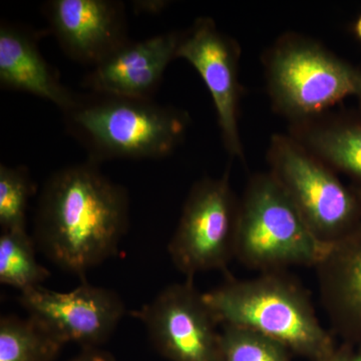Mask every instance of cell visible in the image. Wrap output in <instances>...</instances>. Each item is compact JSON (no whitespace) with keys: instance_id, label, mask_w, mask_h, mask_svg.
<instances>
[{"instance_id":"obj_12","label":"cell","mask_w":361,"mask_h":361,"mask_svg":"<svg viewBox=\"0 0 361 361\" xmlns=\"http://www.w3.org/2000/svg\"><path fill=\"white\" fill-rule=\"evenodd\" d=\"M180 32H166L129 42L94 66L85 85L94 94L152 99L171 61L176 59Z\"/></svg>"},{"instance_id":"obj_2","label":"cell","mask_w":361,"mask_h":361,"mask_svg":"<svg viewBox=\"0 0 361 361\" xmlns=\"http://www.w3.org/2000/svg\"><path fill=\"white\" fill-rule=\"evenodd\" d=\"M204 297L222 326L258 332L310 361L337 348L318 319L308 291L284 271L260 273L251 279L229 276Z\"/></svg>"},{"instance_id":"obj_8","label":"cell","mask_w":361,"mask_h":361,"mask_svg":"<svg viewBox=\"0 0 361 361\" xmlns=\"http://www.w3.org/2000/svg\"><path fill=\"white\" fill-rule=\"evenodd\" d=\"M169 361H220V325L193 279L165 287L134 313Z\"/></svg>"},{"instance_id":"obj_7","label":"cell","mask_w":361,"mask_h":361,"mask_svg":"<svg viewBox=\"0 0 361 361\" xmlns=\"http://www.w3.org/2000/svg\"><path fill=\"white\" fill-rule=\"evenodd\" d=\"M238 208L229 168L222 177L195 183L168 245L173 264L186 279L207 271H227L235 258Z\"/></svg>"},{"instance_id":"obj_11","label":"cell","mask_w":361,"mask_h":361,"mask_svg":"<svg viewBox=\"0 0 361 361\" xmlns=\"http://www.w3.org/2000/svg\"><path fill=\"white\" fill-rule=\"evenodd\" d=\"M44 14L66 56L94 66L129 42L122 2L113 0H51Z\"/></svg>"},{"instance_id":"obj_4","label":"cell","mask_w":361,"mask_h":361,"mask_svg":"<svg viewBox=\"0 0 361 361\" xmlns=\"http://www.w3.org/2000/svg\"><path fill=\"white\" fill-rule=\"evenodd\" d=\"M263 66L273 108L291 126L326 115L348 97L361 103V68L310 37L285 33Z\"/></svg>"},{"instance_id":"obj_18","label":"cell","mask_w":361,"mask_h":361,"mask_svg":"<svg viewBox=\"0 0 361 361\" xmlns=\"http://www.w3.org/2000/svg\"><path fill=\"white\" fill-rule=\"evenodd\" d=\"M35 185L25 167L0 166V227L1 232L26 230V211Z\"/></svg>"},{"instance_id":"obj_10","label":"cell","mask_w":361,"mask_h":361,"mask_svg":"<svg viewBox=\"0 0 361 361\" xmlns=\"http://www.w3.org/2000/svg\"><path fill=\"white\" fill-rule=\"evenodd\" d=\"M240 56L238 42L221 32L211 18H198L189 30L180 32L176 59H185L200 75L212 97L226 151L244 161L239 129Z\"/></svg>"},{"instance_id":"obj_16","label":"cell","mask_w":361,"mask_h":361,"mask_svg":"<svg viewBox=\"0 0 361 361\" xmlns=\"http://www.w3.org/2000/svg\"><path fill=\"white\" fill-rule=\"evenodd\" d=\"M65 345L30 316L0 319V361H54Z\"/></svg>"},{"instance_id":"obj_17","label":"cell","mask_w":361,"mask_h":361,"mask_svg":"<svg viewBox=\"0 0 361 361\" xmlns=\"http://www.w3.org/2000/svg\"><path fill=\"white\" fill-rule=\"evenodd\" d=\"M37 245L26 230L1 232L0 235V282L20 292L40 286L49 277L37 261Z\"/></svg>"},{"instance_id":"obj_14","label":"cell","mask_w":361,"mask_h":361,"mask_svg":"<svg viewBox=\"0 0 361 361\" xmlns=\"http://www.w3.org/2000/svg\"><path fill=\"white\" fill-rule=\"evenodd\" d=\"M39 35L28 28L2 21L0 26V85L51 102L71 111L80 97L61 84L39 49Z\"/></svg>"},{"instance_id":"obj_19","label":"cell","mask_w":361,"mask_h":361,"mask_svg":"<svg viewBox=\"0 0 361 361\" xmlns=\"http://www.w3.org/2000/svg\"><path fill=\"white\" fill-rule=\"evenodd\" d=\"M290 353L279 342L258 332L222 326L220 361H290Z\"/></svg>"},{"instance_id":"obj_13","label":"cell","mask_w":361,"mask_h":361,"mask_svg":"<svg viewBox=\"0 0 361 361\" xmlns=\"http://www.w3.org/2000/svg\"><path fill=\"white\" fill-rule=\"evenodd\" d=\"M320 301L332 334L343 343L361 344V223L327 247L314 266Z\"/></svg>"},{"instance_id":"obj_23","label":"cell","mask_w":361,"mask_h":361,"mask_svg":"<svg viewBox=\"0 0 361 361\" xmlns=\"http://www.w3.org/2000/svg\"><path fill=\"white\" fill-rule=\"evenodd\" d=\"M353 30L356 39H357L358 42L361 44V13L360 16H358L357 20H355V23H353Z\"/></svg>"},{"instance_id":"obj_1","label":"cell","mask_w":361,"mask_h":361,"mask_svg":"<svg viewBox=\"0 0 361 361\" xmlns=\"http://www.w3.org/2000/svg\"><path fill=\"white\" fill-rule=\"evenodd\" d=\"M129 213L127 190L87 160L61 169L47 180L32 238L52 264L84 277L116 255L129 228Z\"/></svg>"},{"instance_id":"obj_22","label":"cell","mask_w":361,"mask_h":361,"mask_svg":"<svg viewBox=\"0 0 361 361\" xmlns=\"http://www.w3.org/2000/svg\"><path fill=\"white\" fill-rule=\"evenodd\" d=\"M140 4H135L139 11H146L149 8H153L154 13H158L165 7L166 2L164 1H154V2H139Z\"/></svg>"},{"instance_id":"obj_20","label":"cell","mask_w":361,"mask_h":361,"mask_svg":"<svg viewBox=\"0 0 361 361\" xmlns=\"http://www.w3.org/2000/svg\"><path fill=\"white\" fill-rule=\"evenodd\" d=\"M355 346L348 343H342L337 345L336 350L317 361H353Z\"/></svg>"},{"instance_id":"obj_5","label":"cell","mask_w":361,"mask_h":361,"mask_svg":"<svg viewBox=\"0 0 361 361\" xmlns=\"http://www.w3.org/2000/svg\"><path fill=\"white\" fill-rule=\"evenodd\" d=\"M326 249L270 172L252 176L239 199L235 259L249 269L272 272L314 267Z\"/></svg>"},{"instance_id":"obj_15","label":"cell","mask_w":361,"mask_h":361,"mask_svg":"<svg viewBox=\"0 0 361 361\" xmlns=\"http://www.w3.org/2000/svg\"><path fill=\"white\" fill-rule=\"evenodd\" d=\"M290 135L361 195V110H344L291 126Z\"/></svg>"},{"instance_id":"obj_6","label":"cell","mask_w":361,"mask_h":361,"mask_svg":"<svg viewBox=\"0 0 361 361\" xmlns=\"http://www.w3.org/2000/svg\"><path fill=\"white\" fill-rule=\"evenodd\" d=\"M270 174L316 239L329 247L361 223V195L290 135L271 137Z\"/></svg>"},{"instance_id":"obj_24","label":"cell","mask_w":361,"mask_h":361,"mask_svg":"<svg viewBox=\"0 0 361 361\" xmlns=\"http://www.w3.org/2000/svg\"><path fill=\"white\" fill-rule=\"evenodd\" d=\"M355 356H353V361H361V344L360 345L355 346Z\"/></svg>"},{"instance_id":"obj_3","label":"cell","mask_w":361,"mask_h":361,"mask_svg":"<svg viewBox=\"0 0 361 361\" xmlns=\"http://www.w3.org/2000/svg\"><path fill=\"white\" fill-rule=\"evenodd\" d=\"M65 116L68 132L96 164L167 157L184 140L190 125L186 111L153 99L97 94L80 97Z\"/></svg>"},{"instance_id":"obj_21","label":"cell","mask_w":361,"mask_h":361,"mask_svg":"<svg viewBox=\"0 0 361 361\" xmlns=\"http://www.w3.org/2000/svg\"><path fill=\"white\" fill-rule=\"evenodd\" d=\"M70 361H115L113 356L99 348L82 349V353Z\"/></svg>"},{"instance_id":"obj_9","label":"cell","mask_w":361,"mask_h":361,"mask_svg":"<svg viewBox=\"0 0 361 361\" xmlns=\"http://www.w3.org/2000/svg\"><path fill=\"white\" fill-rule=\"evenodd\" d=\"M18 301L30 317L59 341L80 344L82 349L106 343L127 311L115 291L85 280L68 292L33 287L20 292Z\"/></svg>"}]
</instances>
